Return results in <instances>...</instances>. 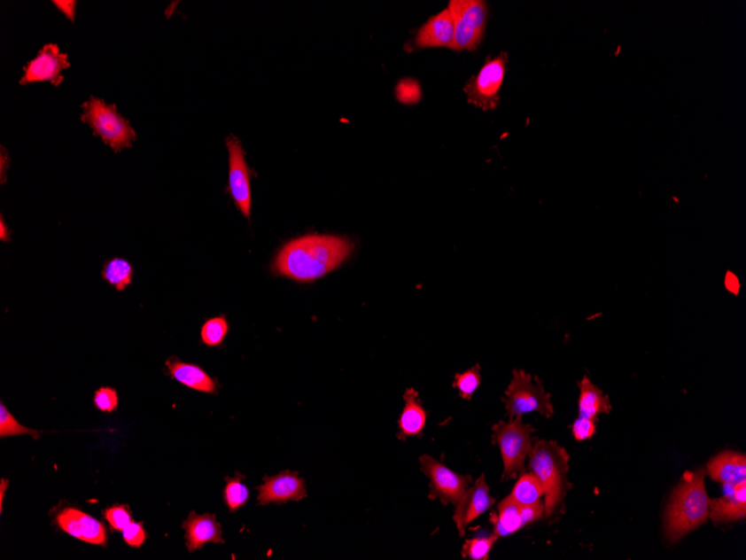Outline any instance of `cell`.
Wrapping results in <instances>:
<instances>
[{"label":"cell","instance_id":"cell-1","mask_svg":"<svg viewBox=\"0 0 746 560\" xmlns=\"http://www.w3.org/2000/svg\"><path fill=\"white\" fill-rule=\"evenodd\" d=\"M348 238L331 235H308L293 239L274 261L278 275L299 282H312L336 270L354 252Z\"/></svg>","mask_w":746,"mask_h":560},{"label":"cell","instance_id":"cell-2","mask_svg":"<svg viewBox=\"0 0 746 560\" xmlns=\"http://www.w3.org/2000/svg\"><path fill=\"white\" fill-rule=\"evenodd\" d=\"M705 470L686 472L672 493L664 518V527L671 541H680L709 519L710 498L705 488Z\"/></svg>","mask_w":746,"mask_h":560},{"label":"cell","instance_id":"cell-3","mask_svg":"<svg viewBox=\"0 0 746 560\" xmlns=\"http://www.w3.org/2000/svg\"><path fill=\"white\" fill-rule=\"evenodd\" d=\"M531 472L541 482L544 493V514L553 515L563 502L568 489L570 455L556 441L538 439L529 455Z\"/></svg>","mask_w":746,"mask_h":560},{"label":"cell","instance_id":"cell-4","mask_svg":"<svg viewBox=\"0 0 746 560\" xmlns=\"http://www.w3.org/2000/svg\"><path fill=\"white\" fill-rule=\"evenodd\" d=\"M82 122L88 123L94 136L101 138L115 152L132 148L136 132L130 122L118 113L117 105L105 104L98 97H91L82 105Z\"/></svg>","mask_w":746,"mask_h":560},{"label":"cell","instance_id":"cell-5","mask_svg":"<svg viewBox=\"0 0 746 560\" xmlns=\"http://www.w3.org/2000/svg\"><path fill=\"white\" fill-rule=\"evenodd\" d=\"M535 430L522 422V416L501 421L493 426V444L499 447L504 463L503 480L520 478L525 473V460L533 447Z\"/></svg>","mask_w":746,"mask_h":560},{"label":"cell","instance_id":"cell-6","mask_svg":"<svg viewBox=\"0 0 746 560\" xmlns=\"http://www.w3.org/2000/svg\"><path fill=\"white\" fill-rule=\"evenodd\" d=\"M503 401L509 421L534 412L546 418H550L555 414L551 395L544 389L541 379H533L532 375L525 370L514 369L513 379L506 389Z\"/></svg>","mask_w":746,"mask_h":560},{"label":"cell","instance_id":"cell-7","mask_svg":"<svg viewBox=\"0 0 746 560\" xmlns=\"http://www.w3.org/2000/svg\"><path fill=\"white\" fill-rule=\"evenodd\" d=\"M508 63L509 54L506 52H501L494 58H488L478 74L471 78L465 87L470 104L484 111L497 108Z\"/></svg>","mask_w":746,"mask_h":560},{"label":"cell","instance_id":"cell-8","mask_svg":"<svg viewBox=\"0 0 746 560\" xmlns=\"http://www.w3.org/2000/svg\"><path fill=\"white\" fill-rule=\"evenodd\" d=\"M419 462L423 472L431 478L430 498H439L444 504L453 503L456 506L470 488V477L460 476L431 455H423Z\"/></svg>","mask_w":746,"mask_h":560},{"label":"cell","instance_id":"cell-9","mask_svg":"<svg viewBox=\"0 0 746 560\" xmlns=\"http://www.w3.org/2000/svg\"><path fill=\"white\" fill-rule=\"evenodd\" d=\"M229 152V191L236 207L251 220L252 191L251 174L245 160L241 141L230 136L226 140Z\"/></svg>","mask_w":746,"mask_h":560},{"label":"cell","instance_id":"cell-10","mask_svg":"<svg viewBox=\"0 0 746 560\" xmlns=\"http://www.w3.org/2000/svg\"><path fill=\"white\" fill-rule=\"evenodd\" d=\"M67 58V54L62 53L57 44H46L37 57L24 66L20 85L50 82L54 87H59L64 81L63 70L71 66Z\"/></svg>","mask_w":746,"mask_h":560},{"label":"cell","instance_id":"cell-11","mask_svg":"<svg viewBox=\"0 0 746 560\" xmlns=\"http://www.w3.org/2000/svg\"><path fill=\"white\" fill-rule=\"evenodd\" d=\"M263 485L257 486L260 506L302 502L307 498L306 480L298 472L283 471L273 477H264Z\"/></svg>","mask_w":746,"mask_h":560},{"label":"cell","instance_id":"cell-12","mask_svg":"<svg viewBox=\"0 0 746 560\" xmlns=\"http://www.w3.org/2000/svg\"><path fill=\"white\" fill-rule=\"evenodd\" d=\"M494 502L495 500L491 495L486 476L482 474L475 482V485L466 490L461 502L456 504L454 521H455L461 537L464 536L467 525L473 523L478 517L486 514Z\"/></svg>","mask_w":746,"mask_h":560},{"label":"cell","instance_id":"cell-13","mask_svg":"<svg viewBox=\"0 0 746 560\" xmlns=\"http://www.w3.org/2000/svg\"><path fill=\"white\" fill-rule=\"evenodd\" d=\"M499 514L495 520L494 533L497 538L509 536L525 525L542 518L544 502H539L533 506H521L509 497L499 504Z\"/></svg>","mask_w":746,"mask_h":560},{"label":"cell","instance_id":"cell-14","mask_svg":"<svg viewBox=\"0 0 746 560\" xmlns=\"http://www.w3.org/2000/svg\"><path fill=\"white\" fill-rule=\"evenodd\" d=\"M186 532V545L190 553L203 548L208 542L213 544H224L222 540V529L218 523L215 515L205 514L197 515L195 511L190 512L188 519L183 524Z\"/></svg>","mask_w":746,"mask_h":560},{"label":"cell","instance_id":"cell-15","mask_svg":"<svg viewBox=\"0 0 746 560\" xmlns=\"http://www.w3.org/2000/svg\"><path fill=\"white\" fill-rule=\"evenodd\" d=\"M706 473L714 481L733 488L737 483L746 481V457L737 452L719 453L707 463Z\"/></svg>","mask_w":746,"mask_h":560},{"label":"cell","instance_id":"cell-16","mask_svg":"<svg viewBox=\"0 0 746 560\" xmlns=\"http://www.w3.org/2000/svg\"><path fill=\"white\" fill-rule=\"evenodd\" d=\"M454 37H455V21L447 8L439 15L431 17L420 28L416 43L422 49H431V47L452 49Z\"/></svg>","mask_w":746,"mask_h":560},{"label":"cell","instance_id":"cell-17","mask_svg":"<svg viewBox=\"0 0 746 560\" xmlns=\"http://www.w3.org/2000/svg\"><path fill=\"white\" fill-rule=\"evenodd\" d=\"M709 517L714 523L726 524L743 520L746 517V481L733 486L732 494L710 499Z\"/></svg>","mask_w":746,"mask_h":560},{"label":"cell","instance_id":"cell-18","mask_svg":"<svg viewBox=\"0 0 746 560\" xmlns=\"http://www.w3.org/2000/svg\"><path fill=\"white\" fill-rule=\"evenodd\" d=\"M171 377L195 391L216 394L217 385L210 376L200 367L180 362L177 358L167 361Z\"/></svg>","mask_w":746,"mask_h":560},{"label":"cell","instance_id":"cell-19","mask_svg":"<svg viewBox=\"0 0 746 560\" xmlns=\"http://www.w3.org/2000/svg\"><path fill=\"white\" fill-rule=\"evenodd\" d=\"M405 408L402 409L400 418H399V434L398 438L405 441L409 436H417L422 434L424 425H426L427 413L424 409L422 403H420L418 392L414 388L407 389L405 395Z\"/></svg>","mask_w":746,"mask_h":560},{"label":"cell","instance_id":"cell-20","mask_svg":"<svg viewBox=\"0 0 746 560\" xmlns=\"http://www.w3.org/2000/svg\"><path fill=\"white\" fill-rule=\"evenodd\" d=\"M580 397H579V416L588 417L598 422L599 414H609L611 412V404L609 397L603 395L602 389L591 383V380L585 376L579 383Z\"/></svg>","mask_w":746,"mask_h":560},{"label":"cell","instance_id":"cell-21","mask_svg":"<svg viewBox=\"0 0 746 560\" xmlns=\"http://www.w3.org/2000/svg\"><path fill=\"white\" fill-rule=\"evenodd\" d=\"M544 495L541 482L533 473H523L517 482L512 494L509 495L514 502L521 506H533L541 502Z\"/></svg>","mask_w":746,"mask_h":560},{"label":"cell","instance_id":"cell-22","mask_svg":"<svg viewBox=\"0 0 746 560\" xmlns=\"http://www.w3.org/2000/svg\"><path fill=\"white\" fill-rule=\"evenodd\" d=\"M448 10L470 21L474 27L486 32L487 20V6L481 0H452Z\"/></svg>","mask_w":746,"mask_h":560},{"label":"cell","instance_id":"cell-23","mask_svg":"<svg viewBox=\"0 0 746 560\" xmlns=\"http://www.w3.org/2000/svg\"><path fill=\"white\" fill-rule=\"evenodd\" d=\"M450 14L455 21V37H454L452 50L473 51L478 49L479 43L482 42L484 32L474 27L470 21L462 19V16L455 14V12H450Z\"/></svg>","mask_w":746,"mask_h":560},{"label":"cell","instance_id":"cell-24","mask_svg":"<svg viewBox=\"0 0 746 560\" xmlns=\"http://www.w3.org/2000/svg\"><path fill=\"white\" fill-rule=\"evenodd\" d=\"M102 277L118 291H123L132 282L133 267L124 259L110 260L103 267Z\"/></svg>","mask_w":746,"mask_h":560},{"label":"cell","instance_id":"cell-25","mask_svg":"<svg viewBox=\"0 0 746 560\" xmlns=\"http://www.w3.org/2000/svg\"><path fill=\"white\" fill-rule=\"evenodd\" d=\"M244 478L245 477L238 472L236 473L234 478H226L227 485L224 490V500L230 512L237 511L238 509L245 506L248 499H250V490L244 485Z\"/></svg>","mask_w":746,"mask_h":560},{"label":"cell","instance_id":"cell-26","mask_svg":"<svg viewBox=\"0 0 746 560\" xmlns=\"http://www.w3.org/2000/svg\"><path fill=\"white\" fill-rule=\"evenodd\" d=\"M76 516L80 521L81 541L89 542V544L102 545L106 544V533L105 525L100 521L94 519L93 517L84 514L83 511L77 510Z\"/></svg>","mask_w":746,"mask_h":560},{"label":"cell","instance_id":"cell-27","mask_svg":"<svg viewBox=\"0 0 746 560\" xmlns=\"http://www.w3.org/2000/svg\"><path fill=\"white\" fill-rule=\"evenodd\" d=\"M229 324L224 315L207 320L201 328V341L209 347H216L225 340Z\"/></svg>","mask_w":746,"mask_h":560},{"label":"cell","instance_id":"cell-28","mask_svg":"<svg viewBox=\"0 0 746 560\" xmlns=\"http://www.w3.org/2000/svg\"><path fill=\"white\" fill-rule=\"evenodd\" d=\"M481 366L476 365L471 367L470 369L466 370L465 373L457 374L455 375V380H454L453 387L457 388L460 391V395L462 399L464 400H470L471 396H473L476 389L479 387L481 385Z\"/></svg>","mask_w":746,"mask_h":560},{"label":"cell","instance_id":"cell-29","mask_svg":"<svg viewBox=\"0 0 746 560\" xmlns=\"http://www.w3.org/2000/svg\"><path fill=\"white\" fill-rule=\"evenodd\" d=\"M497 537L492 534L491 537L474 538L465 542L462 546V556L464 558L473 560H486L494 546Z\"/></svg>","mask_w":746,"mask_h":560},{"label":"cell","instance_id":"cell-30","mask_svg":"<svg viewBox=\"0 0 746 560\" xmlns=\"http://www.w3.org/2000/svg\"><path fill=\"white\" fill-rule=\"evenodd\" d=\"M12 435H31L34 439L40 438V432L27 429L20 425L14 416H12L10 410L5 408L3 403L0 404V436L2 438H8Z\"/></svg>","mask_w":746,"mask_h":560},{"label":"cell","instance_id":"cell-31","mask_svg":"<svg viewBox=\"0 0 746 560\" xmlns=\"http://www.w3.org/2000/svg\"><path fill=\"white\" fill-rule=\"evenodd\" d=\"M105 517L109 521L111 527L119 530V532H122L128 524L132 523L130 511L126 506H114L106 509Z\"/></svg>","mask_w":746,"mask_h":560},{"label":"cell","instance_id":"cell-32","mask_svg":"<svg viewBox=\"0 0 746 560\" xmlns=\"http://www.w3.org/2000/svg\"><path fill=\"white\" fill-rule=\"evenodd\" d=\"M94 404L102 412H113L119 404L117 391L111 387H101L94 395Z\"/></svg>","mask_w":746,"mask_h":560},{"label":"cell","instance_id":"cell-33","mask_svg":"<svg viewBox=\"0 0 746 560\" xmlns=\"http://www.w3.org/2000/svg\"><path fill=\"white\" fill-rule=\"evenodd\" d=\"M123 540L126 541L128 546L140 548L147 540V533L144 529V525L139 523L128 524L126 528L122 530Z\"/></svg>","mask_w":746,"mask_h":560},{"label":"cell","instance_id":"cell-34","mask_svg":"<svg viewBox=\"0 0 746 560\" xmlns=\"http://www.w3.org/2000/svg\"><path fill=\"white\" fill-rule=\"evenodd\" d=\"M595 423L598 422L591 420V418L588 417L579 416L578 420L574 422L572 426L574 439H576L577 441H585V439L593 438L595 433V429H597Z\"/></svg>","mask_w":746,"mask_h":560},{"label":"cell","instance_id":"cell-35","mask_svg":"<svg viewBox=\"0 0 746 560\" xmlns=\"http://www.w3.org/2000/svg\"><path fill=\"white\" fill-rule=\"evenodd\" d=\"M53 4L58 8L59 12H63V14L72 21V23H74L76 8V2H74V0H71V2H66V0L58 2V0H54Z\"/></svg>","mask_w":746,"mask_h":560},{"label":"cell","instance_id":"cell-36","mask_svg":"<svg viewBox=\"0 0 746 560\" xmlns=\"http://www.w3.org/2000/svg\"><path fill=\"white\" fill-rule=\"evenodd\" d=\"M0 239L3 242H11V232L3 215L0 216Z\"/></svg>","mask_w":746,"mask_h":560},{"label":"cell","instance_id":"cell-37","mask_svg":"<svg viewBox=\"0 0 746 560\" xmlns=\"http://www.w3.org/2000/svg\"><path fill=\"white\" fill-rule=\"evenodd\" d=\"M6 153H7L6 149L4 148L3 145H2V157H0V162H2V183H5V182H6V179H5L6 168L8 169V166H10V162H8V164H6V162H5Z\"/></svg>","mask_w":746,"mask_h":560},{"label":"cell","instance_id":"cell-38","mask_svg":"<svg viewBox=\"0 0 746 560\" xmlns=\"http://www.w3.org/2000/svg\"><path fill=\"white\" fill-rule=\"evenodd\" d=\"M8 483H10V482H8V480H6V478H2V481H0V503H2V511H3L4 498H5V491L8 488Z\"/></svg>","mask_w":746,"mask_h":560}]
</instances>
